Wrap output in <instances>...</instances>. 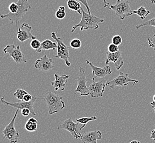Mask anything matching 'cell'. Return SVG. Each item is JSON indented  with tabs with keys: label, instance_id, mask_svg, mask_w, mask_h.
I'll use <instances>...</instances> for the list:
<instances>
[{
	"label": "cell",
	"instance_id": "1",
	"mask_svg": "<svg viewBox=\"0 0 155 143\" xmlns=\"http://www.w3.org/2000/svg\"><path fill=\"white\" fill-rule=\"evenodd\" d=\"M82 17L81 21L78 24H75L72 27L71 32H74L78 27L81 28V31L87 29H97L99 28L98 24L104 22V19L98 18L96 15H89L88 13H86L81 8Z\"/></svg>",
	"mask_w": 155,
	"mask_h": 143
},
{
	"label": "cell",
	"instance_id": "2",
	"mask_svg": "<svg viewBox=\"0 0 155 143\" xmlns=\"http://www.w3.org/2000/svg\"><path fill=\"white\" fill-rule=\"evenodd\" d=\"M62 96L55 92L48 91L44 97L46 104L48 108V113L53 115L57 113L66 107L65 102L62 100Z\"/></svg>",
	"mask_w": 155,
	"mask_h": 143
},
{
	"label": "cell",
	"instance_id": "3",
	"mask_svg": "<svg viewBox=\"0 0 155 143\" xmlns=\"http://www.w3.org/2000/svg\"><path fill=\"white\" fill-rule=\"evenodd\" d=\"M29 0H18V9L15 13H11L9 12L6 15H1V18L2 19H8L11 22V24L15 23L16 28L18 32L20 29L19 28V24L21 19L23 17L25 13L31 8L30 4L28 2Z\"/></svg>",
	"mask_w": 155,
	"mask_h": 143
},
{
	"label": "cell",
	"instance_id": "4",
	"mask_svg": "<svg viewBox=\"0 0 155 143\" xmlns=\"http://www.w3.org/2000/svg\"><path fill=\"white\" fill-rule=\"evenodd\" d=\"M108 8L113 10L116 13V15L121 20H124L125 17L132 15L133 11L129 5V1L117 0V2L114 5H109Z\"/></svg>",
	"mask_w": 155,
	"mask_h": 143
},
{
	"label": "cell",
	"instance_id": "5",
	"mask_svg": "<svg viewBox=\"0 0 155 143\" xmlns=\"http://www.w3.org/2000/svg\"><path fill=\"white\" fill-rule=\"evenodd\" d=\"M52 38L56 41L57 43L58 48H57V55L55 56L56 58H58L61 60H63L66 65V66L69 67L71 65V63L69 61V47L62 42V39L56 35V33L54 32L52 33L51 35Z\"/></svg>",
	"mask_w": 155,
	"mask_h": 143
},
{
	"label": "cell",
	"instance_id": "6",
	"mask_svg": "<svg viewBox=\"0 0 155 143\" xmlns=\"http://www.w3.org/2000/svg\"><path fill=\"white\" fill-rule=\"evenodd\" d=\"M19 109H17L15 111L14 116L13 117L12 120L8 125H6V127L3 129V133L4 137L3 138L9 140L10 143H17L18 141V139L20 137L19 131L16 130L15 128V121L17 115H18Z\"/></svg>",
	"mask_w": 155,
	"mask_h": 143
},
{
	"label": "cell",
	"instance_id": "7",
	"mask_svg": "<svg viewBox=\"0 0 155 143\" xmlns=\"http://www.w3.org/2000/svg\"><path fill=\"white\" fill-rule=\"evenodd\" d=\"M130 82H133V85H134L135 84L138 83L139 81L130 78L129 77L128 73H125L122 72H120L118 77L115 78L112 81H107L105 84L106 86H108L110 89H112L116 87L127 86Z\"/></svg>",
	"mask_w": 155,
	"mask_h": 143
},
{
	"label": "cell",
	"instance_id": "8",
	"mask_svg": "<svg viewBox=\"0 0 155 143\" xmlns=\"http://www.w3.org/2000/svg\"><path fill=\"white\" fill-rule=\"evenodd\" d=\"M3 52L5 54H8L9 56L12 57V58L17 64L27 63V61L20 48V45L15 46L14 44L8 45L3 49Z\"/></svg>",
	"mask_w": 155,
	"mask_h": 143
},
{
	"label": "cell",
	"instance_id": "9",
	"mask_svg": "<svg viewBox=\"0 0 155 143\" xmlns=\"http://www.w3.org/2000/svg\"><path fill=\"white\" fill-rule=\"evenodd\" d=\"M5 97H3L1 99V102L3 105H5L6 106H11V107L17 108L19 110H23L24 108H29L31 112V114L33 116H36V113L35 112L34 108V104L36 101L37 98L36 96H33L32 100L29 102H25L24 101H19L17 102H9L5 100Z\"/></svg>",
	"mask_w": 155,
	"mask_h": 143
},
{
	"label": "cell",
	"instance_id": "10",
	"mask_svg": "<svg viewBox=\"0 0 155 143\" xmlns=\"http://www.w3.org/2000/svg\"><path fill=\"white\" fill-rule=\"evenodd\" d=\"M79 123L75 122L73 121L72 118H69L68 119H66L63 121L58 126V129H65L68 131L72 136L75 139H81L82 136L79 131H77V127Z\"/></svg>",
	"mask_w": 155,
	"mask_h": 143
},
{
	"label": "cell",
	"instance_id": "11",
	"mask_svg": "<svg viewBox=\"0 0 155 143\" xmlns=\"http://www.w3.org/2000/svg\"><path fill=\"white\" fill-rule=\"evenodd\" d=\"M79 76L77 78L78 81V86L75 90L74 94L78 92L80 93L81 96L90 95L89 90L87 87V79L85 76L86 71L82 67H79Z\"/></svg>",
	"mask_w": 155,
	"mask_h": 143
},
{
	"label": "cell",
	"instance_id": "12",
	"mask_svg": "<svg viewBox=\"0 0 155 143\" xmlns=\"http://www.w3.org/2000/svg\"><path fill=\"white\" fill-rule=\"evenodd\" d=\"M87 65H89L90 67L92 69L93 71V76H92V80H95V78H104L107 76V75H110L112 72V69L110 66H106L104 67H98L94 66L93 63L90 62L89 61H86Z\"/></svg>",
	"mask_w": 155,
	"mask_h": 143
},
{
	"label": "cell",
	"instance_id": "13",
	"mask_svg": "<svg viewBox=\"0 0 155 143\" xmlns=\"http://www.w3.org/2000/svg\"><path fill=\"white\" fill-rule=\"evenodd\" d=\"M35 67L40 71L48 72L54 67V61L52 58L48 57L46 54L36 60L35 62Z\"/></svg>",
	"mask_w": 155,
	"mask_h": 143
},
{
	"label": "cell",
	"instance_id": "14",
	"mask_svg": "<svg viewBox=\"0 0 155 143\" xmlns=\"http://www.w3.org/2000/svg\"><path fill=\"white\" fill-rule=\"evenodd\" d=\"M32 27L25 23L21 25V28L17 32V38L19 42H23L29 39H36V36L31 33Z\"/></svg>",
	"mask_w": 155,
	"mask_h": 143
},
{
	"label": "cell",
	"instance_id": "15",
	"mask_svg": "<svg viewBox=\"0 0 155 143\" xmlns=\"http://www.w3.org/2000/svg\"><path fill=\"white\" fill-rule=\"evenodd\" d=\"M93 83L88 87L89 90L90 95L93 98H101L104 91L106 84L101 81L96 82L95 80H92Z\"/></svg>",
	"mask_w": 155,
	"mask_h": 143
},
{
	"label": "cell",
	"instance_id": "16",
	"mask_svg": "<svg viewBox=\"0 0 155 143\" xmlns=\"http://www.w3.org/2000/svg\"><path fill=\"white\" fill-rule=\"evenodd\" d=\"M106 64L108 65L110 62L114 63L117 70L119 71L124 65V59L122 56L121 51L119 50L116 53H110L107 51L106 52Z\"/></svg>",
	"mask_w": 155,
	"mask_h": 143
},
{
	"label": "cell",
	"instance_id": "17",
	"mask_svg": "<svg viewBox=\"0 0 155 143\" xmlns=\"http://www.w3.org/2000/svg\"><path fill=\"white\" fill-rule=\"evenodd\" d=\"M102 138L101 132L100 131L95 130L82 134L81 139L83 143H97V140H100Z\"/></svg>",
	"mask_w": 155,
	"mask_h": 143
},
{
	"label": "cell",
	"instance_id": "18",
	"mask_svg": "<svg viewBox=\"0 0 155 143\" xmlns=\"http://www.w3.org/2000/svg\"><path fill=\"white\" fill-rule=\"evenodd\" d=\"M69 77V75H59L57 73L54 75L55 80L54 81L51 82V85L54 88L55 91H57L59 90H64L65 85L67 83L68 79Z\"/></svg>",
	"mask_w": 155,
	"mask_h": 143
},
{
	"label": "cell",
	"instance_id": "19",
	"mask_svg": "<svg viewBox=\"0 0 155 143\" xmlns=\"http://www.w3.org/2000/svg\"><path fill=\"white\" fill-rule=\"evenodd\" d=\"M58 48L57 43L51 41L50 39H46L42 42L40 48L36 51L37 52H41L42 50H53L54 51Z\"/></svg>",
	"mask_w": 155,
	"mask_h": 143
},
{
	"label": "cell",
	"instance_id": "20",
	"mask_svg": "<svg viewBox=\"0 0 155 143\" xmlns=\"http://www.w3.org/2000/svg\"><path fill=\"white\" fill-rule=\"evenodd\" d=\"M67 6L69 9L77 12L79 15H82L81 3L76 0H68L67 1Z\"/></svg>",
	"mask_w": 155,
	"mask_h": 143
},
{
	"label": "cell",
	"instance_id": "21",
	"mask_svg": "<svg viewBox=\"0 0 155 143\" xmlns=\"http://www.w3.org/2000/svg\"><path fill=\"white\" fill-rule=\"evenodd\" d=\"M38 128V121L34 117H31L27 121L25 129L27 131L33 132L36 131Z\"/></svg>",
	"mask_w": 155,
	"mask_h": 143
},
{
	"label": "cell",
	"instance_id": "22",
	"mask_svg": "<svg viewBox=\"0 0 155 143\" xmlns=\"http://www.w3.org/2000/svg\"><path fill=\"white\" fill-rule=\"evenodd\" d=\"M150 13L151 11L150 10H147L144 6H141L137 10L133 11V13L137 15L142 20H145Z\"/></svg>",
	"mask_w": 155,
	"mask_h": 143
},
{
	"label": "cell",
	"instance_id": "23",
	"mask_svg": "<svg viewBox=\"0 0 155 143\" xmlns=\"http://www.w3.org/2000/svg\"><path fill=\"white\" fill-rule=\"evenodd\" d=\"M97 119V117L96 116L91 117H82L81 118L76 119L77 122L83 125V126L80 128V130H82L85 126L87 125V123L90 121H94Z\"/></svg>",
	"mask_w": 155,
	"mask_h": 143
},
{
	"label": "cell",
	"instance_id": "24",
	"mask_svg": "<svg viewBox=\"0 0 155 143\" xmlns=\"http://www.w3.org/2000/svg\"><path fill=\"white\" fill-rule=\"evenodd\" d=\"M66 15V8L64 6H61L59 7L58 11L56 12L55 16L56 17L60 20H62L65 18Z\"/></svg>",
	"mask_w": 155,
	"mask_h": 143
},
{
	"label": "cell",
	"instance_id": "25",
	"mask_svg": "<svg viewBox=\"0 0 155 143\" xmlns=\"http://www.w3.org/2000/svg\"><path fill=\"white\" fill-rule=\"evenodd\" d=\"M27 94H28V92L23 89H18L13 95L14 96L18 99L19 101H23L24 96L25 95H27Z\"/></svg>",
	"mask_w": 155,
	"mask_h": 143
},
{
	"label": "cell",
	"instance_id": "26",
	"mask_svg": "<svg viewBox=\"0 0 155 143\" xmlns=\"http://www.w3.org/2000/svg\"><path fill=\"white\" fill-rule=\"evenodd\" d=\"M147 25H150V26H153V27H155V17L150 19L149 21H146V22H144L142 24H138L135 27V28L137 29H139L141 28L145 27V26H147Z\"/></svg>",
	"mask_w": 155,
	"mask_h": 143
},
{
	"label": "cell",
	"instance_id": "27",
	"mask_svg": "<svg viewBox=\"0 0 155 143\" xmlns=\"http://www.w3.org/2000/svg\"><path fill=\"white\" fill-rule=\"evenodd\" d=\"M81 40L79 39H73L70 42V47L72 48L78 49L81 48Z\"/></svg>",
	"mask_w": 155,
	"mask_h": 143
},
{
	"label": "cell",
	"instance_id": "28",
	"mask_svg": "<svg viewBox=\"0 0 155 143\" xmlns=\"http://www.w3.org/2000/svg\"><path fill=\"white\" fill-rule=\"evenodd\" d=\"M41 42L39 41L38 39H33L30 42V46L34 50H36V51L40 48Z\"/></svg>",
	"mask_w": 155,
	"mask_h": 143
},
{
	"label": "cell",
	"instance_id": "29",
	"mask_svg": "<svg viewBox=\"0 0 155 143\" xmlns=\"http://www.w3.org/2000/svg\"><path fill=\"white\" fill-rule=\"evenodd\" d=\"M9 12L11 13H15L18 9V3L15 2H12L8 7Z\"/></svg>",
	"mask_w": 155,
	"mask_h": 143
},
{
	"label": "cell",
	"instance_id": "30",
	"mask_svg": "<svg viewBox=\"0 0 155 143\" xmlns=\"http://www.w3.org/2000/svg\"><path fill=\"white\" fill-rule=\"evenodd\" d=\"M112 44H114L117 46H119V45L121 44V43L122 42V37L120 35L114 36L112 39Z\"/></svg>",
	"mask_w": 155,
	"mask_h": 143
},
{
	"label": "cell",
	"instance_id": "31",
	"mask_svg": "<svg viewBox=\"0 0 155 143\" xmlns=\"http://www.w3.org/2000/svg\"><path fill=\"white\" fill-rule=\"evenodd\" d=\"M108 51L110 53H116L119 51L118 46L114 45V44H110L107 47Z\"/></svg>",
	"mask_w": 155,
	"mask_h": 143
},
{
	"label": "cell",
	"instance_id": "32",
	"mask_svg": "<svg viewBox=\"0 0 155 143\" xmlns=\"http://www.w3.org/2000/svg\"><path fill=\"white\" fill-rule=\"evenodd\" d=\"M148 44L150 48H153L155 51V34L152 38L149 37L148 38Z\"/></svg>",
	"mask_w": 155,
	"mask_h": 143
},
{
	"label": "cell",
	"instance_id": "33",
	"mask_svg": "<svg viewBox=\"0 0 155 143\" xmlns=\"http://www.w3.org/2000/svg\"><path fill=\"white\" fill-rule=\"evenodd\" d=\"M78 2H80L81 3H83L84 6H85L87 11L88 12V13L89 15H91V11H90V8L89 6L88 5V2H87V0H77Z\"/></svg>",
	"mask_w": 155,
	"mask_h": 143
},
{
	"label": "cell",
	"instance_id": "34",
	"mask_svg": "<svg viewBox=\"0 0 155 143\" xmlns=\"http://www.w3.org/2000/svg\"><path fill=\"white\" fill-rule=\"evenodd\" d=\"M21 113L23 116L27 117L30 115L31 112L29 108H24L21 110Z\"/></svg>",
	"mask_w": 155,
	"mask_h": 143
},
{
	"label": "cell",
	"instance_id": "35",
	"mask_svg": "<svg viewBox=\"0 0 155 143\" xmlns=\"http://www.w3.org/2000/svg\"><path fill=\"white\" fill-rule=\"evenodd\" d=\"M33 98V96L31 95V94L28 93V94H27V95H25L23 101H24L25 102H30L31 100H32Z\"/></svg>",
	"mask_w": 155,
	"mask_h": 143
},
{
	"label": "cell",
	"instance_id": "36",
	"mask_svg": "<svg viewBox=\"0 0 155 143\" xmlns=\"http://www.w3.org/2000/svg\"><path fill=\"white\" fill-rule=\"evenodd\" d=\"M150 134H151L150 138L152 139V140H155V128L150 132Z\"/></svg>",
	"mask_w": 155,
	"mask_h": 143
},
{
	"label": "cell",
	"instance_id": "37",
	"mask_svg": "<svg viewBox=\"0 0 155 143\" xmlns=\"http://www.w3.org/2000/svg\"><path fill=\"white\" fill-rule=\"evenodd\" d=\"M103 1H104V8H106V7H107L108 6L110 5H109V3H108L106 0H103Z\"/></svg>",
	"mask_w": 155,
	"mask_h": 143
},
{
	"label": "cell",
	"instance_id": "38",
	"mask_svg": "<svg viewBox=\"0 0 155 143\" xmlns=\"http://www.w3.org/2000/svg\"><path fill=\"white\" fill-rule=\"evenodd\" d=\"M150 105H151V106H152V108L153 109V110L155 111V102L153 101L151 102H150Z\"/></svg>",
	"mask_w": 155,
	"mask_h": 143
},
{
	"label": "cell",
	"instance_id": "39",
	"mask_svg": "<svg viewBox=\"0 0 155 143\" xmlns=\"http://www.w3.org/2000/svg\"><path fill=\"white\" fill-rule=\"evenodd\" d=\"M129 143H140V142L139 141H138V140H132V141H130Z\"/></svg>",
	"mask_w": 155,
	"mask_h": 143
},
{
	"label": "cell",
	"instance_id": "40",
	"mask_svg": "<svg viewBox=\"0 0 155 143\" xmlns=\"http://www.w3.org/2000/svg\"><path fill=\"white\" fill-rule=\"evenodd\" d=\"M151 3L154 4L155 5V0H151Z\"/></svg>",
	"mask_w": 155,
	"mask_h": 143
},
{
	"label": "cell",
	"instance_id": "41",
	"mask_svg": "<svg viewBox=\"0 0 155 143\" xmlns=\"http://www.w3.org/2000/svg\"><path fill=\"white\" fill-rule=\"evenodd\" d=\"M153 101L155 102V94L153 95Z\"/></svg>",
	"mask_w": 155,
	"mask_h": 143
}]
</instances>
